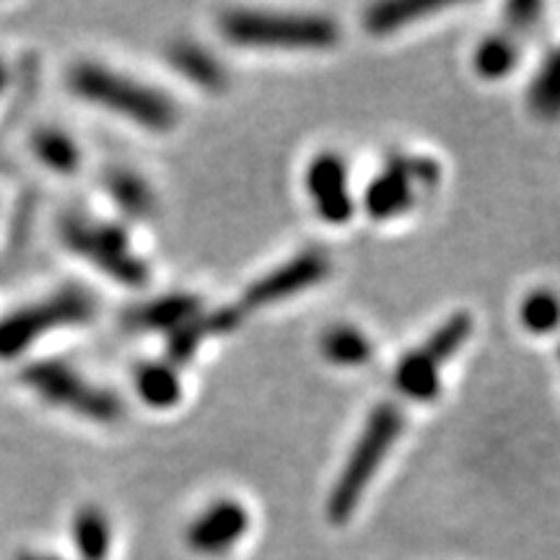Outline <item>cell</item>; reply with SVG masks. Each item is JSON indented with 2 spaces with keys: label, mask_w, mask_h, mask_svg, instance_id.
I'll return each instance as SVG.
<instances>
[{
  "label": "cell",
  "mask_w": 560,
  "mask_h": 560,
  "mask_svg": "<svg viewBox=\"0 0 560 560\" xmlns=\"http://www.w3.org/2000/svg\"><path fill=\"white\" fill-rule=\"evenodd\" d=\"M21 560H58V558H47V556H24Z\"/></svg>",
  "instance_id": "cell-24"
},
{
  "label": "cell",
  "mask_w": 560,
  "mask_h": 560,
  "mask_svg": "<svg viewBox=\"0 0 560 560\" xmlns=\"http://www.w3.org/2000/svg\"><path fill=\"white\" fill-rule=\"evenodd\" d=\"M73 545L83 560H107L112 548V527L100 509L86 506L75 514Z\"/></svg>",
  "instance_id": "cell-19"
},
{
  "label": "cell",
  "mask_w": 560,
  "mask_h": 560,
  "mask_svg": "<svg viewBox=\"0 0 560 560\" xmlns=\"http://www.w3.org/2000/svg\"><path fill=\"white\" fill-rule=\"evenodd\" d=\"M170 55V66L177 70L179 75H185L187 81H192L195 86L210 94H219L229 86V75L213 52H208L206 47L195 45V42H174L166 50Z\"/></svg>",
  "instance_id": "cell-13"
},
{
  "label": "cell",
  "mask_w": 560,
  "mask_h": 560,
  "mask_svg": "<svg viewBox=\"0 0 560 560\" xmlns=\"http://www.w3.org/2000/svg\"><path fill=\"white\" fill-rule=\"evenodd\" d=\"M202 312V301L192 293H166L145 304L132 306L125 314V327L132 332H174L182 325L198 317Z\"/></svg>",
  "instance_id": "cell-12"
},
{
  "label": "cell",
  "mask_w": 560,
  "mask_h": 560,
  "mask_svg": "<svg viewBox=\"0 0 560 560\" xmlns=\"http://www.w3.org/2000/svg\"><path fill=\"white\" fill-rule=\"evenodd\" d=\"M402 429V410L395 402H380L369 412L366 423H363L359 439L353 444V452L342 465L338 482H335L330 499H327V520L332 524H346L353 516L371 480L382 470L392 446L400 439Z\"/></svg>",
  "instance_id": "cell-3"
},
{
  "label": "cell",
  "mask_w": 560,
  "mask_h": 560,
  "mask_svg": "<svg viewBox=\"0 0 560 560\" xmlns=\"http://www.w3.org/2000/svg\"><path fill=\"white\" fill-rule=\"evenodd\" d=\"M32 151L47 170L58 174H73L81 164V151L68 132L58 128H42L32 136Z\"/></svg>",
  "instance_id": "cell-20"
},
{
  "label": "cell",
  "mask_w": 560,
  "mask_h": 560,
  "mask_svg": "<svg viewBox=\"0 0 560 560\" xmlns=\"http://www.w3.org/2000/svg\"><path fill=\"white\" fill-rule=\"evenodd\" d=\"M322 355L335 366H363L374 355V346L353 325H335L319 340Z\"/></svg>",
  "instance_id": "cell-18"
},
{
  "label": "cell",
  "mask_w": 560,
  "mask_h": 560,
  "mask_svg": "<svg viewBox=\"0 0 560 560\" xmlns=\"http://www.w3.org/2000/svg\"><path fill=\"white\" fill-rule=\"evenodd\" d=\"M24 382L47 402L66 408L94 423H115L122 418V402L115 392L96 387L79 371L60 361H37L24 371Z\"/></svg>",
  "instance_id": "cell-8"
},
{
  "label": "cell",
  "mask_w": 560,
  "mask_h": 560,
  "mask_svg": "<svg viewBox=\"0 0 560 560\" xmlns=\"http://www.w3.org/2000/svg\"><path fill=\"white\" fill-rule=\"evenodd\" d=\"M330 272V260L322 249H304L296 257L278 265L276 270L265 272L262 278H257L247 291L242 293V299L236 301L234 312L242 319H247L249 314L265 310V306L280 304V301L299 296L301 291L312 289V285L322 283Z\"/></svg>",
  "instance_id": "cell-9"
},
{
  "label": "cell",
  "mask_w": 560,
  "mask_h": 560,
  "mask_svg": "<svg viewBox=\"0 0 560 560\" xmlns=\"http://www.w3.org/2000/svg\"><path fill=\"white\" fill-rule=\"evenodd\" d=\"M472 332V317L467 312H454L429 338L405 353L395 366L392 382L402 397L416 402L436 400L441 392V369L450 363Z\"/></svg>",
  "instance_id": "cell-4"
},
{
  "label": "cell",
  "mask_w": 560,
  "mask_h": 560,
  "mask_svg": "<svg viewBox=\"0 0 560 560\" xmlns=\"http://www.w3.org/2000/svg\"><path fill=\"white\" fill-rule=\"evenodd\" d=\"M439 177L441 170L433 159L395 153L369 182L363 192V208L376 221L397 219V215L410 213L420 198L436 190Z\"/></svg>",
  "instance_id": "cell-6"
},
{
  "label": "cell",
  "mask_w": 560,
  "mask_h": 560,
  "mask_svg": "<svg viewBox=\"0 0 560 560\" xmlns=\"http://www.w3.org/2000/svg\"><path fill=\"white\" fill-rule=\"evenodd\" d=\"M0 89H3V68H0Z\"/></svg>",
  "instance_id": "cell-25"
},
{
  "label": "cell",
  "mask_w": 560,
  "mask_h": 560,
  "mask_svg": "<svg viewBox=\"0 0 560 560\" xmlns=\"http://www.w3.org/2000/svg\"><path fill=\"white\" fill-rule=\"evenodd\" d=\"M558 361H560V348H558Z\"/></svg>",
  "instance_id": "cell-26"
},
{
  "label": "cell",
  "mask_w": 560,
  "mask_h": 560,
  "mask_svg": "<svg viewBox=\"0 0 560 560\" xmlns=\"http://www.w3.org/2000/svg\"><path fill=\"white\" fill-rule=\"evenodd\" d=\"M136 389L140 400L159 410L174 408L182 400V382L177 371L170 363L161 361L140 363L136 369Z\"/></svg>",
  "instance_id": "cell-16"
},
{
  "label": "cell",
  "mask_w": 560,
  "mask_h": 560,
  "mask_svg": "<svg viewBox=\"0 0 560 560\" xmlns=\"http://www.w3.org/2000/svg\"><path fill=\"white\" fill-rule=\"evenodd\" d=\"M68 81L81 100L128 117L143 130L170 132L179 120L177 102L170 94L96 62H79Z\"/></svg>",
  "instance_id": "cell-2"
},
{
  "label": "cell",
  "mask_w": 560,
  "mask_h": 560,
  "mask_svg": "<svg viewBox=\"0 0 560 560\" xmlns=\"http://www.w3.org/2000/svg\"><path fill=\"white\" fill-rule=\"evenodd\" d=\"M522 325L532 335H550L560 327V296L550 289L529 293L522 301Z\"/></svg>",
  "instance_id": "cell-22"
},
{
  "label": "cell",
  "mask_w": 560,
  "mask_h": 560,
  "mask_svg": "<svg viewBox=\"0 0 560 560\" xmlns=\"http://www.w3.org/2000/svg\"><path fill=\"white\" fill-rule=\"evenodd\" d=\"M306 192L327 223H346L353 215L355 202L348 187V166L338 153H319L304 177Z\"/></svg>",
  "instance_id": "cell-11"
},
{
  "label": "cell",
  "mask_w": 560,
  "mask_h": 560,
  "mask_svg": "<svg viewBox=\"0 0 560 560\" xmlns=\"http://www.w3.org/2000/svg\"><path fill=\"white\" fill-rule=\"evenodd\" d=\"M527 104L537 120H560V45L545 58L540 70L535 73V79H532Z\"/></svg>",
  "instance_id": "cell-17"
},
{
  "label": "cell",
  "mask_w": 560,
  "mask_h": 560,
  "mask_svg": "<svg viewBox=\"0 0 560 560\" xmlns=\"http://www.w3.org/2000/svg\"><path fill=\"white\" fill-rule=\"evenodd\" d=\"M542 16L540 3H511L506 9V21L514 32H527Z\"/></svg>",
  "instance_id": "cell-23"
},
{
  "label": "cell",
  "mask_w": 560,
  "mask_h": 560,
  "mask_svg": "<svg viewBox=\"0 0 560 560\" xmlns=\"http://www.w3.org/2000/svg\"><path fill=\"white\" fill-rule=\"evenodd\" d=\"M94 314L96 301L91 293L83 289H62L0 322V355L13 359L21 350L30 348L34 340L45 338L47 332L81 325V322H89Z\"/></svg>",
  "instance_id": "cell-7"
},
{
  "label": "cell",
  "mask_w": 560,
  "mask_h": 560,
  "mask_svg": "<svg viewBox=\"0 0 560 560\" xmlns=\"http://www.w3.org/2000/svg\"><path fill=\"white\" fill-rule=\"evenodd\" d=\"M520 45L514 39L506 37V34H490L478 45L475 50L472 66L478 70V75H482L486 81H495L509 75L511 70L516 68L520 62Z\"/></svg>",
  "instance_id": "cell-21"
},
{
  "label": "cell",
  "mask_w": 560,
  "mask_h": 560,
  "mask_svg": "<svg viewBox=\"0 0 560 560\" xmlns=\"http://www.w3.org/2000/svg\"><path fill=\"white\" fill-rule=\"evenodd\" d=\"M249 529V514L240 501L221 499L210 503L206 511L195 516V522L187 527L185 540L190 550L198 556H223V552L234 550L236 545Z\"/></svg>",
  "instance_id": "cell-10"
},
{
  "label": "cell",
  "mask_w": 560,
  "mask_h": 560,
  "mask_svg": "<svg viewBox=\"0 0 560 560\" xmlns=\"http://www.w3.org/2000/svg\"><path fill=\"white\" fill-rule=\"evenodd\" d=\"M60 236L70 252L89 260L117 283L143 285L149 280V265L140 260L132 249L130 236L115 223L73 213L62 219Z\"/></svg>",
  "instance_id": "cell-5"
},
{
  "label": "cell",
  "mask_w": 560,
  "mask_h": 560,
  "mask_svg": "<svg viewBox=\"0 0 560 560\" xmlns=\"http://www.w3.org/2000/svg\"><path fill=\"white\" fill-rule=\"evenodd\" d=\"M219 30L231 45L247 50H289L312 52L338 45L340 26L319 13H276L231 9L223 11Z\"/></svg>",
  "instance_id": "cell-1"
},
{
  "label": "cell",
  "mask_w": 560,
  "mask_h": 560,
  "mask_svg": "<svg viewBox=\"0 0 560 560\" xmlns=\"http://www.w3.org/2000/svg\"><path fill=\"white\" fill-rule=\"evenodd\" d=\"M104 187L112 195V200L120 206L122 213L130 219H149L156 210V195L149 187V182L132 170H109L104 174Z\"/></svg>",
  "instance_id": "cell-15"
},
{
  "label": "cell",
  "mask_w": 560,
  "mask_h": 560,
  "mask_svg": "<svg viewBox=\"0 0 560 560\" xmlns=\"http://www.w3.org/2000/svg\"><path fill=\"white\" fill-rule=\"evenodd\" d=\"M441 9H446V5L436 3V0H387V3L371 5L366 16H363V26H366L369 34L384 37V34L400 32L405 26L416 24L418 19Z\"/></svg>",
  "instance_id": "cell-14"
}]
</instances>
